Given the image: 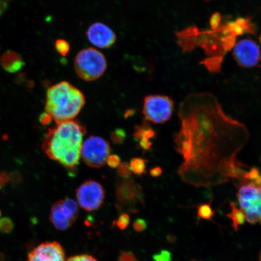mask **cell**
Segmentation results:
<instances>
[{
	"label": "cell",
	"mask_w": 261,
	"mask_h": 261,
	"mask_svg": "<svg viewBox=\"0 0 261 261\" xmlns=\"http://www.w3.org/2000/svg\"><path fill=\"white\" fill-rule=\"evenodd\" d=\"M180 128L174 138L182 156L178 175L195 187H211L242 179L246 166L237 155L247 144L246 125L227 115L213 94H189L178 110Z\"/></svg>",
	"instance_id": "obj_1"
},
{
	"label": "cell",
	"mask_w": 261,
	"mask_h": 261,
	"mask_svg": "<svg viewBox=\"0 0 261 261\" xmlns=\"http://www.w3.org/2000/svg\"><path fill=\"white\" fill-rule=\"evenodd\" d=\"M86 127L78 120L57 123L45 136L42 149L49 158L68 169L79 165Z\"/></svg>",
	"instance_id": "obj_2"
},
{
	"label": "cell",
	"mask_w": 261,
	"mask_h": 261,
	"mask_svg": "<svg viewBox=\"0 0 261 261\" xmlns=\"http://www.w3.org/2000/svg\"><path fill=\"white\" fill-rule=\"evenodd\" d=\"M86 103L82 91L67 81H62L49 88L45 102V112L56 123L74 120Z\"/></svg>",
	"instance_id": "obj_3"
},
{
	"label": "cell",
	"mask_w": 261,
	"mask_h": 261,
	"mask_svg": "<svg viewBox=\"0 0 261 261\" xmlns=\"http://www.w3.org/2000/svg\"><path fill=\"white\" fill-rule=\"evenodd\" d=\"M74 68L81 80L94 81L105 73L107 61L102 52L92 47L86 48L78 52L75 57Z\"/></svg>",
	"instance_id": "obj_4"
},
{
	"label": "cell",
	"mask_w": 261,
	"mask_h": 261,
	"mask_svg": "<svg viewBox=\"0 0 261 261\" xmlns=\"http://www.w3.org/2000/svg\"><path fill=\"white\" fill-rule=\"evenodd\" d=\"M243 182L237 193L238 202L247 223L255 224L261 218V185Z\"/></svg>",
	"instance_id": "obj_5"
},
{
	"label": "cell",
	"mask_w": 261,
	"mask_h": 261,
	"mask_svg": "<svg viewBox=\"0 0 261 261\" xmlns=\"http://www.w3.org/2000/svg\"><path fill=\"white\" fill-rule=\"evenodd\" d=\"M174 109V101L162 94H150L143 100V114L146 121L155 124L168 122L171 118Z\"/></svg>",
	"instance_id": "obj_6"
},
{
	"label": "cell",
	"mask_w": 261,
	"mask_h": 261,
	"mask_svg": "<svg viewBox=\"0 0 261 261\" xmlns=\"http://www.w3.org/2000/svg\"><path fill=\"white\" fill-rule=\"evenodd\" d=\"M116 207L120 211L138 212L144 204L141 186L132 178H123L116 189Z\"/></svg>",
	"instance_id": "obj_7"
},
{
	"label": "cell",
	"mask_w": 261,
	"mask_h": 261,
	"mask_svg": "<svg viewBox=\"0 0 261 261\" xmlns=\"http://www.w3.org/2000/svg\"><path fill=\"white\" fill-rule=\"evenodd\" d=\"M110 152L109 142L100 137L92 136L83 143L81 158L90 167L99 168L106 164Z\"/></svg>",
	"instance_id": "obj_8"
},
{
	"label": "cell",
	"mask_w": 261,
	"mask_h": 261,
	"mask_svg": "<svg viewBox=\"0 0 261 261\" xmlns=\"http://www.w3.org/2000/svg\"><path fill=\"white\" fill-rule=\"evenodd\" d=\"M79 205L73 199L65 198L55 203L51 208L50 221L60 230L70 228L79 215Z\"/></svg>",
	"instance_id": "obj_9"
},
{
	"label": "cell",
	"mask_w": 261,
	"mask_h": 261,
	"mask_svg": "<svg viewBox=\"0 0 261 261\" xmlns=\"http://www.w3.org/2000/svg\"><path fill=\"white\" fill-rule=\"evenodd\" d=\"M76 196L80 207L91 212L102 206L106 192L99 182L90 179L83 182L76 189Z\"/></svg>",
	"instance_id": "obj_10"
},
{
	"label": "cell",
	"mask_w": 261,
	"mask_h": 261,
	"mask_svg": "<svg viewBox=\"0 0 261 261\" xmlns=\"http://www.w3.org/2000/svg\"><path fill=\"white\" fill-rule=\"evenodd\" d=\"M233 57L241 67H259L261 61V50L256 42L250 39L238 41L233 47Z\"/></svg>",
	"instance_id": "obj_11"
},
{
	"label": "cell",
	"mask_w": 261,
	"mask_h": 261,
	"mask_svg": "<svg viewBox=\"0 0 261 261\" xmlns=\"http://www.w3.org/2000/svg\"><path fill=\"white\" fill-rule=\"evenodd\" d=\"M86 34L91 43L99 48L112 47L117 39L116 34L112 29L99 22L90 25Z\"/></svg>",
	"instance_id": "obj_12"
},
{
	"label": "cell",
	"mask_w": 261,
	"mask_h": 261,
	"mask_svg": "<svg viewBox=\"0 0 261 261\" xmlns=\"http://www.w3.org/2000/svg\"><path fill=\"white\" fill-rule=\"evenodd\" d=\"M63 247L57 242L42 243L29 253L27 261H65Z\"/></svg>",
	"instance_id": "obj_13"
},
{
	"label": "cell",
	"mask_w": 261,
	"mask_h": 261,
	"mask_svg": "<svg viewBox=\"0 0 261 261\" xmlns=\"http://www.w3.org/2000/svg\"><path fill=\"white\" fill-rule=\"evenodd\" d=\"M0 64L5 71L10 73L18 72L24 66L21 55L13 50H8L2 55Z\"/></svg>",
	"instance_id": "obj_14"
},
{
	"label": "cell",
	"mask_w": 261,
	"mask_h": 261,
	"mask_svg": "<svg viewBox=\"0 0 261 261\" xmlns=\"http://www.w3.org/2000/svg\"><path fill=\"white\" fill-rule=\"evenodd\" d=\"M231 212L227 215V218L231 221V227L236 231L239 230V227L242 226L246 221V216L244 212L240 208H237L234 203H230Z\"/></svg>",
	"instance_id": "obj_15"
},
{
	"label": "cell",
	"mask_w": 261,
	"mask_h": 261,
	"mask_svg": "<svg viewBox=\"0 0 261 261\" xmlns=\"http://www.w3.org/2000/svg\"><path fill=\"white\" fill-rule=\"evenodd\" d=\"M134 137L137 141H151L152 139L156 137V132L148 123H144L143 125L136 126Z\"/></svg>",
	"instance_id": "obj_16"
},
{
	"label": "cell",
	"mask_w": 261,
	"mask_h": 261,
	"mask_svg": "<svg viewBox=\"0 0 261 261\" xmlns=\"http://www.w3.org/2000/svg\"><path fill=\"white\" fill-rule=\"evenodd\" d=\"M198 219L213 220L215 212L212 210L211 203L203 204L199 205L197 208Z\"/></svg>",
	"instance_id": "obj_17"
},
{
	"label": "cell",
	"mask_w": 261,
	"mask_h": 261,
	"mask_svg": "<svg viewBox=\"0 0 261 261\" xmlns=\"http://www.w3.org/2000/svg\"><path fill=\"white\" fill-rule=\"evenodd\" d=\"M130 168L137 175H142L146 173V161L142 158H134L130 162Z\"/></svg>",
	"instance_id": "obj_18"
},
{
	"label": "cell",
	"mask_w": 261,
	"mask_h": 261,
	"mask_svg": "<svg viewBox=\"0 0 261 261\" xmlns=\"http://www.w3.org/2000/svg\"><path fill=\"white\" fill-rule=\"evenodd\" d=\"M14 228V222L10 218H0V232L4 234L11 233Z\"/></svg>",
	"instance_id": "obj_19"
},
{
	"label": "cell",
	"mask_w": 261,
	"mask_h": 261,
	"mask_svg": "<svg viewBox=\"0 0 261 261\" xmlns=\"http://www.w3.org/2000/svg\"><path fill=\"white\" fill-rule=\"evenodd\" d=\"M55 47L58 54L61 56L65 57L70 50V45L68 42L63 39H58L55 42Z\"/></svg>",
	"instance_id": "obj_20"
},
{
	"label": "cell",
	"mask_w": 261,
	"mask_h": 261,
	"mask_svg": "<svg viewBox=\"0 0 261 261\" xmlns=\"http://www.w3.org/2000/svg\"><path fill=\"white\" fill-rule=\"evenodd\" d=\"M126 138L125 130L122 128H117L113 130L111 135L112 141L116 145H120L125 141Z\"/></svg>",
	"instance_id": "obj_21"
},
{
	"label": "cell",
	"mask_w": 261,
	"mask_h": 261,
	"mask_svg": "<svg viewBox=\"0 0 261 261\" xmlns=\"http://www.w3.org/2000/svg\"><path fill=\"white\" fill-rule=\"evenodd\" d=\"M117 172L120 177L123 178H128L132 174V171L128 163L123 162L120 163L117 167Z\"/></svg>",
	"instance_id": "obj_22"
},
{
	"label": "cell",
	"mask_w": 261,
	"mask_h": 261,
	"mask_svg": "<svg viewBox=\"0 0 261 261\" xmlns=\"http://www.w3.org/2000/svg\"><path fill=\"white\" fill-rule=\"evenodd\" d=\"M153 259L154 261H172V253L168 250H162L159 253L154 254Z\"/></svg>",
	"instance_id": "obj_23"
},
{
	"label": "cell",
	"mask_w": 261,
	"mask_h": 261,
	"mask_svg": "<svg viewBox=\"0 0 261 261\" xmlns=\"http://www.w3.org/2000/svg\"><path fill=\"white\" fill-rule=\"evenodd\" d=\"M130 219L129 216L128 214L123 213L120 215L118 220L116 221V226L118 227L120 229H125L128 226Z\"/></svg>",
	"instance_id": "obj_24"
},
{
	"label": "cell",
	"mask_w": 261,
	"mask_h": 261,
	"mask_svg": "<svg viewBox=\"0 0 261 261\" xmlns=\"http://www.w3.org/2000/svg\"><path fill=\"white\" fill-rule=\"evenodd\" d=\"M120 162H121V160H120V156L116 154L110 155L107 160V165L112 168L118 167L121 163Z\"/></svg>",
	"instance_id": "obj_25"
},
{
	"label": "cell",
	"mask_w": 261,
	"mask_h": 261,
	"mask_svg": "<svg viewBox=\"0 0 261 261\" xmlns=\"http://www.w3.org/2000/svg\"><path fill=\"white\" fill-rule=\"evenodd\" d=\"M22 181V176L18 172H13L9 175V181L13 187L18 185Z\"/></svg>",
	"instance_id": "obj_26"
},
{
	"label": "cell",
	"mask_w": 261,
	"mask_h": 261,
	"mask_svg": "<svg viewBox=\"0 0 261 261\" xmlns=\"http://www.w3.org/2000/svg\"><path fill=\"white\" fill-rule=\"evenodd\" d=\"M147 224L145 220L143 219H138L135 221L133 224V227L137 231H142L145 230Z\"/></svg>",
	"instance_id": "obj_27"
},
{
	"label": "cell",
	"mask_w": 261,
	"mask_h": 261,
	"mask_svg": "<svg viewBox=\"0 0 261 261\" xmlns=\"http://www.w3.org/2000/svg\"><path fill=\"white\" fill-rule=\"evenodd\" d=\"M67 261H97L93 257L87 255V254H83V255H78L70 257Z\"/></svg>",
	"instance_id": "obj_28"
},
{
	"label": "cell",
	"mask_w": 261,
	"mask_h": 261,
	"mask_svg": "<svg viewBox=\"0 0 261 261\" xmlns=\"http://www.w3.org/2000/svg\"><path fill=\"white\" fill-rule=\"evenodd\" d=\"M52 119H53V118H52L50 114H48L46 112L41 114L40 117V122L44 126L48 125L51 122Z\"/></svg>",
	"instance_id": "obj_29"
},
{
	"label": "cell",
	"mask_w": 261,
	"mask_h": 261,
	"mask_svg": "<svg viewBox=\"0 0 261 261\" xmlns=\"http://www.w3.org/2000/svg\"><path fill=\"white\" fill-rule=\"evenodd\" d=\"M9 181V175L5 172H0V189L5 187Z\"/></svg>",
	"instance_id": "obj_30"
},
{
	"label": "cell",
	"mask_w": 261,
	"mask_h": 261,
	"mask_svg": "<svg viewBox=\"0 0 261 261\" xmlns=\"http://www.w3.org/2000/svg\"><path fill=\"white\" fill-rule=\"evenodd\" d=\"M119 261H137V260L133 253L125 252L120 255Z\"/></svg>",
	"instance_id": "obj_31"
},
{
	"label": "cell",
	"mask_w": 261,
	"mask_h": 261,
	"mask_svg": "<svg viewBox=\"0 0 261 261\" xmlns=\"http://www.w3.org/2000/svg\"><path fill=\"white\" fill-rule=\"evenodd\" d=\"M163 170L161 167L156 166V167L153 168L150 170V175L152 177H158L162 174Z\"/></svg>",
	"instance_id": "obj_32"
},
{
	"label": "cell",
	"mask_w": 261,
	"mask_h": 261,
	"mask_svg": "<svg viewBox=\"0 0 261 261\" xmlns=\"http://www.w3.org/2000/svg\"><path fill=\"white\" fill-rule=\"evenodd\" d=\"M26 79H27L26 74L24 72H20L16 75L15 82L16 84L20 85L23 84L26 81Z\"/></svg>",
	"instance_id": "obj_33"
},
{
	"label": "cell",
	"mask_w": 261,
	"mask_h": 261,
	"mask_svg": "<svg viewBox=\"0 0 261 261\" xmlns=\"http://www.w3.org/2000/svg\"><path fill=\"white\" fill-rule=\"evenodd\" d=\"M8 8V3L5 2L4 0H0V16L5 14V13L7 11Z\"/></svg>",
	"instance_id": "obj_34"
},
{
	"label": "cell",
	"mask_w": 261,
	"mask_h": 261,
	"mask_svg": "<svg viewBox=\"0 0 261 261\" xmlns=\"http://www.w3.org/2000/svg\"><path fill=\"white\" fill-rule=\"evenodd\" d=\"M168 242L170 244H174L177 241V237H176L174 234H169L167 237Z\"/></svg>",
	"instance_id": "obj_35"
},
{
	"label": "cell",
	"mask_w": 261,
	"mask_h": 261,
	"mask_svg": "<svg viewBox=\"0 0 261 261\" xmlns=\"http://www.w3.org/2000/svg\"><path fill=\"white\" fill-rule=\"evenodd\" d=\"M135 114V111L129 110L128 112H126L125 114V117L133 116V114Z\"/></svg>",
	"instance_id": "obj_36"
},
{
	"label": "cell",
	"mask_w": 261,
	"mask_h": 261,
	"mask_svg": "<svg viewBox=\"0 0 261 261\" xmlns=\"http://www.w3.org/2000/svg\"><path fill=\"white\" fill-rule=\"evenodd\" d=\"M0 261H8L6 259V257L3 253H0Z\"/></svg>",
	"instance_id": "obj_37"
},
{
	"label": "cell",
	"mask_w": 261,
	"mask_h": 261,
	"mask_svg": "<svg viewBox=\"0 0 261 261\" xmlns=\"http://www.w3.org/2000/svg\"><path fill=\"white\" fill-rule=\"evenodd\" d=\"M34 82L29 81L28 83H27V86L29 88H32L33 87H34Z\"/></svg>",
	"instance_id": "obj_38"
},
{
	"label": "cell",
	"mask_w": 261,
	"mask_h": 261,
	"mask_svg": "<svg viewBox=\"0 0 261 261\" xmlns=\"http://www.w3.org/2000/svg\"><path fill=\"white\" fill-rule=\"evenodd\" d=\"M258 258H259V261H261V251H260V253L259 254V257H258Z\"/></svg>",
	"instance_id": "obj_39"
},
{
	"label": "cell",
	"mask_w": 261,
	"mask_h": 261,
	"mask_svg": "<svg viewBox=\"0 0 261 261\" xmlns=\"http://www.w3.org/2000/svg\"><path fill=\"white\" fill-rule=\"evenodd\" d=\"M5 2H10V1H12V0H4Z\"/></svg>",
	"instance_id": "obj_40"
},
{
	"label": "cell",
	"mask_w": 261,
	"mask_h": 261,
	"mask_svg": "<svg viewBox=\"0 0 261 261\" xmlns=\"http://www.w3.org/2000/svg\"><path fill=\"white\" fill-rule=\"evenodd\" d=\"M191 261H202V260H198L193 259V260H191Z\"/></svg>",
	"instance_id": "obj_41"
},
{
	"label": "cell",
	"mask_w": 261,
	"mask_h": 261,
	"mask_svg": "<svg viewBox=\"0 0 261 261\" xmlns=\"http://www.w3.org/2000/svg\"><path fill=\"white\" fill-rule=\"evenodd\" d=\"M259 223H260V225H261V218H260V220H259Z\"/></svg>",
	"instance_id": "obj_42"
},
{
	"label": "cell",
	"mask_w": 261,
	"mask_h": 261,
	"mask_svg": "<svg viewBox=\"0 0 261 261\" xmlns=\"http://www.w3.org/2000/svg\"><path fill=\"white\" fill-rule=\"evenodd\" d=\"M1 215H2L1 211H0V217H1Z\"/></svg>",
	"instance_id": "obj_43"
},
{
	"label": "cell",
	"mask_w": 261,
	"mask_h": 261,
	"mask_svg": "<svg viewBox=\"0 0 261 261\" xmlns=\"http://www.w3.org/2000/svg\"><path fill=\"white\" fill-rule=\"evenodd\" d=\"M207 1H208V0H207Z\"/></svg>",
	"instance_id": "obj_44"
}]
</instances>
